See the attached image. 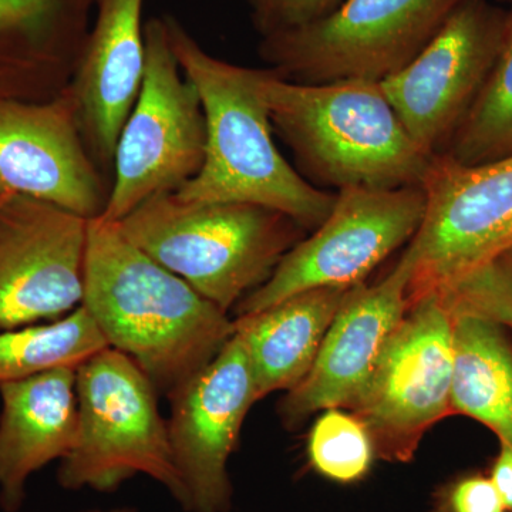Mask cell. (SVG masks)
I'll return each mask as SVG.
<instances>
[{
  "instance_id": "7c38bea8",
  "label": "cell",
  "mask_w": 512,
  "mask_h": 512,
  "mask_svg": "<svg viewBox=\"0 0 512 512\" xmlns=\"http://www.w3.org/2000/svg\"><path fill=\"white\" fill-rule=\"evenodd\" d=\"M89 221L25 195L0 204V330L82 305Z\"/></svg>"
},
{
  "instance_id": "277c9868",
  "label": "cell",
  "mask_w": 512,
  "mask_h": 512,
  "mask_svg": "<svg viewBox=\"0 0 512 512\" xmlns=\"http://www.w3.org/2000/svg\"><path fill=\"white\" fill-rule=\"evenodd\" d=\"M121 234L221 311L264 285L302 239L282 212L244 202H194L154 195L117 222Z\"/></svg>"
},
{
  "instance_id": "4dcf8cb0",
  "label": "cell",
  "mask_w": 512,
  "mask_h": 512,
  "mask_svg": "<svg viewBox=\"0 0 512 512\" xmlns=\"http://www.w3.org/2000/svg\"><path fill=\"white\" fill-rule=\"evenodd\" d=\"M8 195H0V204H2L3 201H5V198L8 197Z\"/></svg>"
},
{
  "instance_id": "ba28073f",
  "label": "cell",
  "mask_w": 512,
  "mask_h": 512,
  "mask_svg": "<svg viewBox=\"0 0 512 512\" xmlns=\"http://www.w3.org/2000/svg\"><path fill=\"white\" fill-rule=\"evenodd\" d=\"M426 212L423 187L339 190L326 220L286 252L274 274L235 306L254 315L289 296L318 288H353L419 231Z\"/></svg>"
},
{
  "instance_id": "52a82bcc",
  "label": "cell",
  "mask_w": 512,
  "mask_h": 512,
  "mask_svg": "<svg viewBox=\"0 0 512 512\" xmlns=\"http://www.w3.org/2000/svg\"><path fill=\"white\" fill-rule=\"evenodd\" d=\"M143 83L121 130L113 184L100 220L117 224L143 202L180 190L202 168L207 123L197 87L181 70L163 18L144 25Z\"/></svg>"
},
{
  "instance_id": "f546056e",
  "label": "cell",
  "mask_w": 512,
  "mask_h": 512,
  "mask_svg": "<svg viewBox=\"0 0 512 512\" xmlns=\"http://www.w3.org/2000/svg\"><path fill=\"white\" fill-rule=\"evenodd\" d=\"M498 3H504V5L510 6L512 3V0H497Z\"/></svg>"
},
{
  "instance_id": "5bb4252c",
  "label": "cell",
  "mask_w": 512,
  "mask_h": 512,
  "mask_svg": "<svg viewBox=\"0 0 512 512\" xmlns=\"http://www.w3.org/2000/svg\"><path fill=\"white\" fill-rule=\"evenodd\" d=\"M25 195L86 220L109 200L69 86L45 101L0 100V195Z\"/></svg>"
},
{
  "instance_id": "4316f807",
  "label": "cell",
  "mask_w": 512,
  "mask_h": 512,
  "mask_svg": "<svg viewBox=\"0 0 512 512\" xmlns=\"http://www.w3.org/2000/svg\"><path fill=\"white\" fill-rule=\"evenodd\" d=\"M512 291V244L494 261Z\"/></svg>"
},
{
  "instance_id": "f1b7e54d",
  "label": "cell",
  "mask_w": 512,
  "mask_h": 512,
  "mask_svg": "<svg viewBox=\"0 0 512 512\" xmlns=\"http://www.w3.org/2000/svg\"><path fill=\"white\" fill-rule=\"evenodd\" d=\"M247 2L249 3V5H251V8L254 9L256 5H258L259 2H261V0H247Z\"/></svg>"
},
{
  "instance_id": "3957f363",
  "label": "cell",
  "mask_w": 512,
  "mask_h": 512,
  "mask_svg": "<svg viewBox=\"0 0 512 512\" xmlns=\"http://www.w3.org/2000/svg\"><path fill=\"white\" fill-rule=\"evenodd\" d=\"M251 79L299 174L315 187L423 185L433 157L414 144L380 83H295L271 69H251Z\"/></svg>"
},
{
  "instance_id": "8992f818",
  "label": "cell",
  "mask_w": 512,
  "mask_h": 512,
  "mask_svg": "<svg viewBox=\"0 0 512 512\" xmlns=\"http://www.w3.org/2000/svg\"><path fill=\"white\" fill-rule=\"evenodd\" d=\"M467 0H346L326 18L262 37L259 56L295 83L383 82Z\"/></svg>"
},
{
  "instance_id": "2e32d148",
  "label": "cell",
  "mask_w": 512,
  "mask_h": 512,
  "mask_svg": "<svg viewBox=\"0 0 512 512\" xmlns=\"http://www.w3.org/2000/svg\"><path fill=\"white\" fill-rule=\"evenodd\" d=\"M143 5L144 0H97L92 29L69 84L84 144L100 171L113 168L117 141L143 83Z\"/></svg>"
},
{
  "instance_id": "9c48e42d",
  "label": "cell",
  "mask_w": 512,
  "mask_h": 512,
  "mask_svg": "<svg viewBox=\"0 0 512 512\" xmlns=\"http://www.w3.org/2000/svg\"><path fill=\"white\" fill-rule=\"evenodd\" d=\"M426 212L407 245L409 298L440 291L491 264L512 244V156L478 165L431 158Z\"/></svg>"
},
{
  "instance_id": "603a6c76",
  "label": "cell",
  "mask_w": 512,
  "mask_h": 512,
  "mask_svg": "<svg viewBox=\"0 0 512 512\" xmlns=\"http://www.w3.org/2000/svg\"><path fill=\"white\" fill-rule=\"evenodd\" d=\"M308 456L320 476L340 484L363 480L376 457L365 424L343 409L323 412L308 437Z\"/></svg>"
},
{
  "instance_id": "7402d4cb",
  "label": "cell",
  "mask_w": 512,
  "mask_h": 512,
  "mask_svg": "<svg viewBox=\"0 0 512 512\" xmlns=\"http://www.w3.org/2000/svg\"><path fill=\"white\" fill-rule=\"evenodd\" d=\"M444 156L463 165L512 156V3L493 69Z\"/></svg>"
},
{
  "instance_id": "5b68a950",
  "label": "cell",
  "mask_w": 512,
  "mask_h": 512,
  "mask_svg": "<svg viewBox=\"0 0 512 512\" xmlns=\"http://www.w3.org/2000/svg\"><path fill=\"white\" fill-rule=\"evenodd\" d=\"M76 396V441L57 471L64 490L114 493L144 474L185 510L187 494L158 392L136 362L120 350H100L76 367Z\"/></svg>"
},
{
  "instance_id": "cb8c5ba5",
  "label": "cell",
  "mask_w": 512,
  "mask_h": 512,
  "mask_svg": "<svg viewBox=\"0 0 512 512\" xmlns=\"http://www.w3.org/2000/svg\"><path fill=\"white\" fill-rule=\"evenodd\" d=\"M346 0H261L254 9V25L262 37L295 29L326 18Z\"/></svg>"
},
{
  "instance_id": "e0dca14e",
  "label": "cell",
  "mask_w": 512,
  "mask_h": 512,
  "mask_svg": "<svg viewBox=\"0 0 512 512\" xmlns=\"http://www.w3.org/2000/svg\"><path fill=\"white\" fill-rule=\"evenodd\" d=\"M97 0H0V100L45 101L72 82Z\"/></svg>"
},
{
  "instance_id": "ac0fdd59",
  "label": "cell",
  "mask_w": 512,
  "mask_h": 512,
  "mask_svg": "<svg viewBox=\"0 0 512 512\" xmlns=\"http://www.w3.org/2000/svg\"><path fill=\"white\" fill-rule=\"evenodd\" d=\"M0 507L18 512L29 477L62 460L77 437L76 367L0 383Z\"/></svg>"
},
{
  "instance_id": "4fadbf2b",
  "label": "cell",
  "mask_w": 512,
  "mask_h": 512,
  "mask_svg": "<svg viewBox=\"0 0 512 512\" xmlns=\"http://www.w3.org/2000/svg\"><path fill=\"white\" fill-rule=\"evenodd\" d=\"M167 397L168 436L187 494L185 511L228 512L234 494L229 458L256 403L251 363L237 329L210 365Z\"/></svg>"
},
{
  "instance_id": "83f0119b",
  "label": "cell",
  "mask_w": 512,
  "mask_h": 512,
  "mask_svg": "<svg viewBox=\"0 0 512 512\" xmlns=\"http://www.w3.org/2000/svg\"><path fill=\"white\" fill-rule=\"evenodd\" d=\"M83 512H136V511L130 510V508H117V510H109V511L90 510V511H83Z\"/></svg>"
},
{
  "instance_id": "30bf717a",
  "label": "cell",
  "mask_w": 512,
  "mask_h": 512,
  "mask_svg": "<svg viewBox=\"0 0 512 512\" xmlns=\"http://www.w3.org/2000/svg\"><path fill=\"white\" fill-rule=\"evenodd\" d=\"M453 315L436 292L410 301L352 413L365 424L376 457L413 460L424 434L451 414Z\"/></svg>"
},
{
  "instance_id": "ffe728a7",
  "label": "cell",
  "mask_w": 512,
  "mask_h": 512,
  "mask_svg": "<svg viewBox=\"0 0 512 512\" xmlns=\"http://www.w3.org/2000/svg\"><path fill=\"white\" fill-rule=\"evenodd\" d=\"M501 323L453 313L451 414H463L512 447V343Z\"/></svg>"
},
{
  "instance_id": "44dd1931",
  "label": "cell",
  "mask_w": 512,
  "mask_h": 512,
  "mask_svg": "<svg viewBox=\"0 0 512 512\" xmlns=\"http://www.w3.org/2000/svg\"><path fill=\"white\" fill-rule=\"evenodd\" d=\"M106 348L99 326L82 305L50 325L0 330V383L77 367Z\"/></svg>"
},
{
  "instance_id": "6da1fadb",
  "label": "cell",
  "mask_w": 512,
  "mask_h": 512,
  "mask_svg": "<svg viewBox=\"0 0 512 512\" xmlns=\"http://www.w3.org/2000/svg\"><path fill=\"white\" fill-rule=\"evenodd\" d=\"M82 306L109 348L131 357L164 396L210 365L235 333L227 312L100 218L89 221Z\"/></svg>"
},
{
  "instance_id": "d4e9b609",
  "label": "cell",
  "mask_w": 512,
  "mask_h": 512,
  "mask_svg": "<svg viewBox=\"0 0 512 512\" xmlns=\"http://www.w3.org/2000/svg\"><path fill=\"white\" fill-rule=\"evenodd\" d=\"M434 512H505V508L491 478L470 473L441 488Z\"/></svg>"
},
{
  "instance_id": "7a4b0ae2",
  "label": "cell",
  "mask_w": 512,
  "mask_h": 512,
  "mask_svg": "<svg viewBox=\"0 0 512 512\" xmlns=\"http://www.w3.org/2000/svg\"><path fill=\"white\" fill-rule=\"evenodd\" d=\"M163 19L178 64L200 93L207 123L200 173L175 194L185 201L261 205L288 215L303 229L318 228L336 194L309 183L279 153L251 69L211 56L180 20Z\"/></svg>"
},
{
  "instance_id": "8fae6325",
  "label": "cell",
  "mask_w": 512,
  "mask_h": 512,
  "mask_svg": "<svg viewBox=\"0 0 512 512\" xmlns=\"http://www.w3.org/2000/svg\"><path fill=\"white\" fill-rule=\"evenodd\" d=\"M507 9L467 0L400 72L380 82L410 138L426 156L447 151L500 49Z\"/></svg>"
},
{
  "instance_id": "484cf974",
  "label": "cell",
  "mask_w": 512,
  "mask_h": 512,
  "mask_svg": "<svg viewBox=\"0 0 512 512\" xmlns=\"http://www.w3.org/2000/svg\"><path fill=\"white\" fill-rule=\"evenodd\" d=\"M488 477L500 494L505 512H512V447L501 444L500 453L495 457Z\"/></svg>"
},
{
  "instance_id": "9a60e30c",
  "label": "cell",
  "mask_w": 512,
  "mask_h": 512,
  "mask_svg": "<svg viewBox=\"0 0 512 512\" xmlns=\"http://www.w3.org/2000/svg\"><path fill=\"white\" fill-rule=\"evenodd\" d=\"M412 272V255L406 249L382 281L350 289L311 372L279 403L278 413L285 427L298 429L316 412L355 407L387 343L409 311Z\"/></svg>"
},
{
  "instance_id": "d6986e66",
  "label": "cell",
  "mask_w": 512,
  "mask_h": 512,
  "mask_svg": "<svg viewBox=\"0 0 512 512\" xmlns=\"http://www.w3.org/2000/svg\"><path fill=\"white\" fill-rule=\"evenodd\" d=\"M350 289H311L235 319L251 363L256 402L271 393L289 392L311 372Z\"/></svg>"
}]
</instances>
